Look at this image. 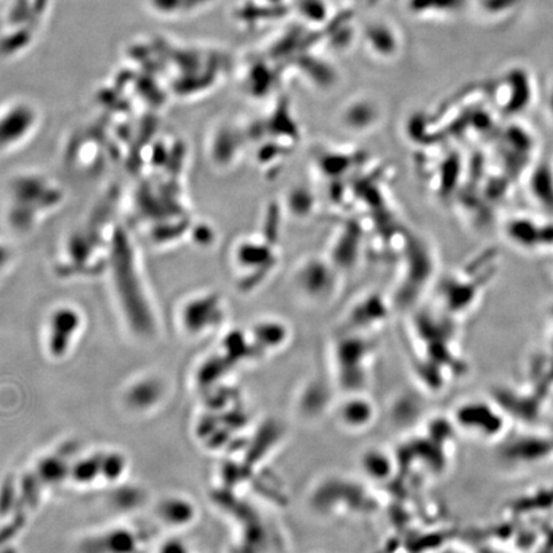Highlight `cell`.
Returning <instances> with one entry per match:
<instances>
[{
  "instance_id": "obj_3",
  "label": "cell",
  "mask_w": 553,
  "mask_h": 553,
  "mask_svg": "<svg viewBox=\"0 0 553 553\" xmlns=\"http://www.w3.org/2000/svg\"><path fill=\"white\" fill-rule=\"evenodd\" d=\"M65 184L39 168L11 173L0 188V223L7 237L25 239L37 233L65 208Z\"/></svg>"
},
{
  "instance_id": "obj_2",
  "label": "cell",
  "mask_w": 553,
  "mask_h": 553,
  "mask_svg": "<svg viewBox=\"0 0 553 553\" xmlns=\"http://www.w3.org/2000/svg\"><path fill=\"white\" fill-rule=\"evenodd\" d=\"M136 236L129 225H121L103 278L121 320L138 336L156 331L154 292L144 268Z\"/></svg>"
},
{
  "instance_id": "obj_1",
  "label": "cell",
  "mask_w": 553,
  "mask_h": 553,
  "mask_svg": "<svg viewBox=\"0 0 553 553\" xmlns=\"http://www.w3.org/2000/svg\"><path fill=\"white\" fill-rule=\"evenodd\" d=\"M121 210L123 195L115 188L63 234L53 257L57 278L66 282L103 278L115 237L123 225Z\"/></svg>"
},
{
  "instance_id": "obj_6",
  "label": "cell",
  "mask_w": 553,
  "mask_h": 553,
  "mask_svg": "<svg viewBox=\"0 0 553 553\" xmlns=\"http://www.w3.org/2000/svg\"><path fill=\"white\" fill-rule=\"evenodd\" d=\"M17 265V250L10 237H0V286L8 280Z\"/></svg>"
},
{
  "instance_id": "obj_5",
  "label": "cell",
  "mask_w": 553,
  "mask_h": 553,
  "mask_svg": "<svg viewBox=\"0 0 553 553\" xmlns=\"http://www.w3.org/2000/svg\"><path fill=\"white\" fill-rule=\"evenodd\" d=\"M83 309L71 301H60L51 306L45 315V346L54 358L65 356L74 347L78 336L85 328Z\"/></svg>"
},
{
  "instance_id": "obj_4",
  "label": "cell",
  "mask_w": 553,
  "mask_h": 553,
  "mask_svg": "<svg viewBox=\"0 0 553 553\" xmlns=\"http://www.w3.org/2000/svg\"><path fill=\"white\" fill-rule=\"evenodd\" d=\"M43 126V115L28 100H12L0 107V158L11 156L28 146Z\"/></svg>"
}]
</instances>
